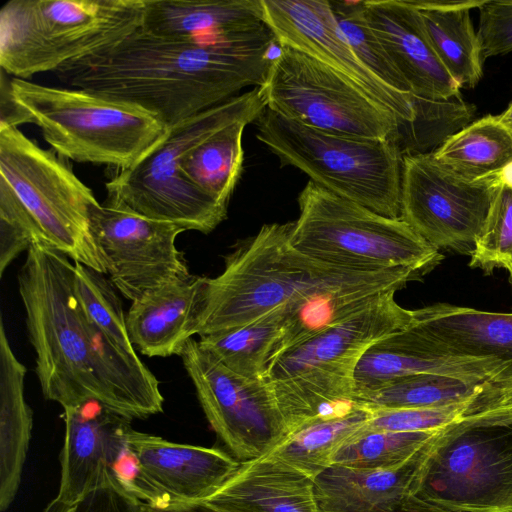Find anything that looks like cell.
Listing matches in <instances>:
<instances>
[{"label": "cell", "mask_w": 512, "mask_h": 512, "mask_svg": "<svg viewBox=\"0 0 512 512\" xmlns=\"http://www.w3.org/2000/svg\"><path fill=\"white\" fill-rule=\"evenodd\" d=\"M277 40L268 28L214 40L165 38L141 27L55 71L75 89L138 107L167 128L261 87Z\"/></svg>", "instance_id": "obj_1"}, {"label": "cell", "mask_w": 512, "mask_h": 512, "mask_svg": "<svg viewBox=\"0 0 512 512\" xmlns=\"http://www.w3.org/2000/svg\"><path fill=\"white\" fill-rule=\"evenodd\" d=\"M18 289L36 353L35 372L47 400L63 409L95 402L129 420L163 411L155 375L87 316L67 256L33 244L19 271Z\"/></svg>", "instance_id": "obj_2"}, {"label": "cell", "mask_w": 512, "mask_h": 512, "mask_svg": "<svg viewBox=\"0 0 512 512\" xmlns=\"http://www.w3.org/2000/svg\"><path fill=\"white\" fill-rule=\"evenodd\" d=\"M292 226L293 222L263 225L255 235L235 244L225 257L222 273L205 277L194 335L245 325L297 299L382 271L313 259L292 246Z\"/></svg>", "instance_id": "obj_3"}, {"label": "cell", "mask_w": 512, "mask_h": 512, "mask_svg": "<svg viewBox=\"0 0 512 512\" xmlns=\"http://www.w3.org/2000/svg\"><path fill=\"white\" fill-rule=\"evenodd\" d=\"M98 203L66 158L18 128L0 130L1 221L25 231L34 244L107 274L90 230V210Z\"/></svg>", "instance_id": "obj_4"}, {"label": "cell", "mask_w": 512, "mask_h": 512, "mask_svg": "<svg viewBox=\"0 0 512 512\" xmlns=\"http://www.w3.org/2000/svg\"><path fill=\"white\" fill-rule=\"evenodd\" d=\"M395 291L279 356L264 380L289 434L324 417L345 414L354 402L355 372L365 352L384 336L407 326L412 310Z\"/></svg>", "instance_id": "obj_5"}, {"label": "cell", "mask_w": 512, "mask_h": 512, "mask_svg": "<svg viewBox=\"0 0 512 512\" xmlns=\"http://www.w3.org/2000/svg\"><path fill=\"white\" fill-rule=\"evenodd\" d=\"M265 109L261 88L255 87L169 127L137 163L117 169L105 183L107 202L186 230L212 232L226 219L228 206L187 182L179 161L215 132L236 122H255Z\"/></svg>", "instance_id": "obj_6"}, {"label": "cell", "mask_w": 512, "mask_h": 512, "mask_svg": "<svg viewBox=\"0 0 512 512\" xmlns=\"http://www.w3.org/2000/svg\"><path fill=\"white\" fill-rule=\"evenodd\" d=\"M145 0H10L0 10V67L27 79L105 48L142 25Z\"/></svg>", "instance_id": "obj_7"}, {"label": "cell", "mask_w": 512, "mask_h": 512, "mask_svg": "<svg viewBox=\"0 0 512 512\" xmlns=\"http://www.w3.org/2000/svg\"><path fill=\"white\" fill-rule=\"evenodd\" d=\"M256 137L278 157L339 197L390 218L401 216L403 153L393 139L335 134L265 109Z\"/></svg>", "instance_id": "obj_8"}, {"label": "cell", "mask_w": 512, "mask_h": 512, "mask_svg": "<svg viewBox=\"0 0 512 512\" xmlns=\"http://www.w3.org/2000/svg\"><path fill=\"white\" fill-rule=\"evenodd\" d=\"M16 100L58 155L80 163L129 168L166 134L146 111L81 89L11 79Z\"/></svg>", "instance_id": "obj_9"}, {"label": "cell", "mask_w": 512, "mask_h": 512, "mask_svg": "<svg viewBox=\"0 0 512 512\" xmlns=\"http://www.w3.org/2000/svg\"><path fill=\"white\" fill-rule=\"evenodd\" d=\"M298 206L290 242L313 259L356 270L412 268L425 274L443 258L401 218L378 214L311 180Z\"/></svg>", "instance_id": "obj_10"}, {"label": "cell", "mask_w": 512, "mask_h": 512, "mask_svg": "<svg viewBox=\"0 0 512 512\" xmlns=\"http://www.w3.org/2000/svg\"><path fill=\"white\" fill-rule=\"evenodd\" d=\"M414 495L462 512H512V407L469 412L440 429Z\"/></svg>", "instance_id": "obj_11"}, {"label": "cell", "mask_w": 512, "mask_h": 512, "mask_svg": "<svg viewBox=\"0 0 512 512\" xmlns=\"http://www.w3.org/2000/svg\"><path fill=\"white\" fill-rule=\"evenodd\" d=\"M279 47L260 87L267 109L321 131L397 142L394 112L316 59Z\"/></svg>", "instance_id": "obj_12"}, {"label": "cell", "mask_w": 512, "mask_h": 512, "mask_svg": "<svg viewBox=\"0 0 512 512\" xmlns=\"http://www.w3.org/2000/svg\"><path fill=\"white\" fill-rule=\"evenodd\" d=\"M179 356L208 422L237 459L265 456L287 438L289 430L264 379L232 372L193 338Z\"/></svg>", "instance_id": "obj_13"}, {"label": "cell", "mask_w": 512, "mask_h": 512, "mask_svg": "<svg viewBox=\"0 0 512 512\" xmlns=\"http://www.w3.org/2000/svg\"><path fill=\"white\" fill-rule=\"evenodd\" d=\"M500 178L471 180L432 151L404 154L400 218L436 249L471 255Z\"/></svg>", "instance_id": "obj_14"}, {"label": "cell", "mask_w": 512, "mask_h": 512, "mask_svg": "<svg viewBox=\"0 0 512 512\" xmlns=\"http://www.w3.org/2000/svg\"><path fill=\"white\" fill-rule=\"evenodd\" d=\"M90 230L107 266L109 280L126 299L190 276L176 239L179 224L138 214L120 205L98 203L90 210Z\"/></svg>", "instance_id": "obj_15"}, {"label": "cell", "mask_w": 512, "mask_h": 512, "mask_svg": "<svg viewBox=\"0 0 512 512\" xmlns=\"http://www.w3.org/2000/svg\"><path fill=\"white\" fill-rule=\"evenodd\" d=\"M264 23L279 46L300 51L333 69L396 114L415 119L412 95L392 89L356 56L328 0H261Z\"/></svg>", "instance_id": "obj_16"}, {"label": "cell", "mask_w": 512, "mask_h": 512, "mask_svg": "<svg viewBox=\"0 0 512 512\" xmlns=\"http://www.w3.org/2000/svg\"><path fill=\"white\" fill-rule=\"evenodd\" d=\"M376 356L446 355L498 359L509 365L512 381V313H493L447 303L412 310L411 322L374 343Z\"/></svg>", "instance_id": "obj_17"}, {"label": "cell", "mask_w": 512, "mask_h": 512, "mask_svg": "<svg viewBox=\"0 0 512 512\" xmlns=\"http://www.w3.org/2000/svg\"><path fill=\"white\" fill-rule=\"evenodd\" d=\"M127 445L138 464L136 498L157 507L206 500L241 464L221 449L175 443L132 427Z\"/></svg>", "instance_id": "obj_18"}, {"label": "cell", "mask_w": 512, "mask_h": 512, "mask_svg": "<svg viewBox=\"0 0 512 512\" xmlns=\"http://www.w3.org/2000/svg\"><path fill=\"white\" fill-rule=\"evenodd\" d=\"M130 421L95 402L64 408L57 500L74 506L112 479V469L126 445Z\"/></svg>", "instance_id": "obj_19"}, {"label": "cell", "mask_w": 512, "mask_h": 512, "mask_svg": "<svg viewBox=\"0 0 512 512\" xmlns=\"http://www.w3.org/2000/svg\"><path fill=\"white\" fill-rule=\"evenodd\" d=\"M363 13L413 98L441 101L460 94V86L435 53L420 11L411 0L363 1Z\"/></svg>", "instance_id": "obj_20"}, {"label": "cell", "mask_w": 512, "mask_h": 512, "mask_svg": "<svg viewBox=\"0 0 512 512\" xmlns=\"http://www.w3.org/2000/svg\"><path fill=\"white\" fill-rule=\"evenodd\" d=\"M204 286L205 277L190 275L132 301L126 326L135 350L148 357L179 356L194 336Z\"/></svg>", "instance_id": "obj_21"}, {"label": "cell", "mask_w": 512, "mask_h": 512, "mask_svg": "<svg viewBox=\"0 0 512 512\" xmlns=\"http://www.w3.org/2000/svg\"><path fill=\"white\" fill-rule=\"evenodd\" d=\"M436 434L408 461L394 468L330 465L314 478L317 512H391L414 494L416 480Z\"/></svg>", "instance_id": "obj_22"}, {"label": "cell", "mask_w": 512, "mask_h": 512, "mask_svg": "<svg viewBox=\"0 0 512 512\" xmlns=\"http://www.w3.org/2000/svg\"><path fill=\"white\" fill-rule=\"evenodd\" d=\"M423 275L412 268L382 270L369 278L329 287L288 304L274 361L293 347Z\"/></svg>", "instance_id": "obj_23"}, {"label": "cell", "mask_w": 512, "mask_h": 512, "mask_svg": "<svg viewBox=\"0 0 512 512\" xmlns=\"http://www.w3.org/2000/svg\"><path fill=\"white\" fill-rule=\"evenodd\" d=\"M204 501L229 512H317L314 479L270 453L241 461Z\"/></svg>", "instance_id": "obj_24"}, {"label": "cell", "mask_w": 512, "mask_h": 512, "mask_svg": "<svg viewBox=\"0 0 512 512\" xmlns=\"http://www.w3.org/2000/svg\"><path fill=\"white\" fill-rule=\"evenodd\" d=\"M264 26L261 0H145L141 28L159 37L208 41Z\"/></svg>", "instance_id": "obj_25"}, {"label": "cell", "mask_w": 512, "mask_h": 512, "mask_svg": "<svg viewBox=\"0 0 512 512\" xmlns=\"http://www.w3.org/2000/svg\"><path fill=\"white\" fill-rule=\"evenodd\" d=\"M26 367L15 356L0 318V511L18 492L33 427L24 395Z\"/></svg>", "instance_id": "obj_26"}, {"label": "cell", "mask_w": 512, "mask_h": 512, "mask_svg": "<svg viewBox=\"0 0 512 512\" xmlns=\"http://www.w3.org/2000/svg\"><path fill=\"white\" fill-rule=\"evenodd\" d=\"M411 2L420 11L429 41L445 69L460 88L475 87L482 78L484 57L470 10L484 1L474 0L454 9L433 8L422 0Z\"/></svg>", "instance_id": "obj_27"}, {"label": "cell", "mask_w": 512, "mask_h": 512, "mask_svg": "<svg viewBox=\"0 0 512 512\" xmlns=\"http://www.w3.org/2000/svg\"><path fill=\"white\" fill-rule=\"evenodd\" d=\"M435 158L471 180L502 177L512 168V131L486 115L448 137Z\"/></svg>", "instance_id": "obj_28"}, {"label": "cell", "mask_w": 512, "mask_h": 512, "mask_svg": "<svg viewBox=\"0 0 512 512\" xmlns=\"http://www.w3.org/2000/svg\"><path fill=\"white\" fill-rule=\"evenodd\" d=\"M286 306L261 318L200 337L199 344L232 372L264 379L281 339Z\"/></svg>", "instance_id": "obj_29"}, {"label": "cell", "mask_w": 512, "mask_h": 512, "mask_svg": "<svg viewBox=\"0 0 512 512\" xmlns=\"http://www.w3.org/2000/svg\"><path fill=\"white\" fill-rule=\"evenodd\" d=\"M233 123L199 143L179 161L182 177L220 204L228 206L243 170V132Z\"/></svg>", "instance_id": "obj_30"}, {"label": "cell", "mask_w": 512, "mask_h": 512, "mask_svg": "<svg viewBox=\"0 0 512 512\" xmlns=\"http://www.w3.org/2000/svg\"><path fill=\"white\" fill-rule=\"evenodd\" d=\"M372 412L356 405L345 414L316 419L290 433L270 454L313 479L332 465L338 449L367 426Z\"/></svg>", "instance_id": "obj_31"}, {"label": "cell", "mask_w": 512, "mask_h": 512, "mask_svg": "<svg viewBox=\"0 0 512 512\" xmlns=\"http://www.w3.org/2000/svg\"><path fill=\"white\" fill-rule=\"evenodd\" d=\"M487 385L439 374L421 373L399 377L355 397L356 404L370 411L436 408L473 403Z\"/></svg>", "instance_id": "obj_32"}, {"label": "cell", "mask_w": 512, "mask_h": 512, "mask_svg": "<svg viewBox=\"0 0 512 512\" xmlns=\"http://www.w3.org/2000/svg\"><path fill=\"white\" fill-rule=\"evenodd\" d=\"M439 430L398 432L366 426L338 449L332 464L356 469L394 468L408 461Z\"/></svg>", "instance_id": "obj_33"}, {"label": "cell", "mask_w": 512, "mask_h": 512, "mask_svg": "<svg viewBox=\"0 0 512 512\" xmlns=\"http://www.w3.org/2000/svg\"><path fill=\"white\" fill-rule=\"evenodd\" d=\"M74 264V286L89 319L115 345L137 354L130 341L122 303L104 274L81 263Z\"/></svg>", "instance_id": "obj_34"}, {"label": "cell", "mask_w": 512, "mask_h": 512, "mask_svg": "<svg viewBox=\"0 0 512 512\" xmlns=\"http://www.w3.org/2000/svg\"><path fill=\"white\" fill-rule=\"evenodd\" d=\"M331 4L339 26L359 60L387 86L411 95L407 82L368 25L363 13V1Z\"/></svg>", "instance_id": "obj_35"}, {"label": "cell", "mask_w": 512, "mask_h": 512, "mask_svg": "<svg viewBox=\"0 0 512 512\" xmlns=\"http://www.w3.org/2000/svg\"><path fill=\"white\" fill-rule=\"evenodd\" d=\"M512 259V183L500 178L469 266L486 274L506 268Z\"/></svg>", "instance_id": "obj_36"}, {"label": "cell", "mask_w": 512, "mask_h": 512, "mask_svg": "<svg viewBox=\"0 0 512 512\" xmlns=\"http://www.w3.org/2000/svg\"><path fill=\"white\" fill-rule=\"evenodd\" d=\"M470 405L371 411L367 428L398 432L436 431L465 415Z\"/></svg>", "instance_id": "obj_37"}, {"label": "cell", "mask_w": 512, "mask_h": 512, "mask_svg": "<svg viewBox=\"0 0 512 512\" xmlns=\"http://www.w3.org/2000/svg\"><path fill=\"white\" fill-rule=\"evenodd\" d=\"M478 9L484 59L512 52V0H485Z\"/></svg>", "instance_id": "obj_38"}, {"label": "cell", "mask_w": 512, "mask_h": 512, "mask_svg": "<svg viewBox=\"0 0 512 512\" xmlns=\"http://www.w3.org/2000/svg\"><path fill=\"white\" fill-rule=\"evenodd\" d=\"M143 503L110 480L72 506L70 512H144Z\"/></svg>", "instance_id": "obj_39"}, {"label": "cell", "mask_w": 512, "mask_h": 512, "mask_svg": "<svg viewBox=\"0 0 512 512\" xmlns=\"http://www.w3.org/2000/svg\"><path fill=\"white\" fill-rule=\"evenodd\" d=\"M8 74L1 70L0 80V130L6 128H17L23 123H31L29 113L20 105L14 97L11 79Z\"/></svg>", "instance_id": "obj_40"}, {"label": "cell", "mask_w": 512, "mask_h": 512, "mask_svg": "<svg viewBox=\"0 0 512 512\" xmlns=\"http://www.w3.org/2000/svg\"><path fill=\"white\" fill-rule=\"evenodd\" d=\"M496 407H512V381L498 387H489L475 400L469 412Z\"/></svg>", "instance_id": "obj_41"}, {"label": "cell", "mask_w": 512, "mask_h": 512, "mask_svg": "<svg viewBox=\"0 0 512 512\" xmlns=\"http://www.w3.org/2000/svg\"><path fill=\"white\" fill-rule=\"evenodd\" d=\"M391 512H462L411 494L403 499Z\"/></svg>", "instance_id": "obj_42"}, {"label": "cell", "mask_w": 512, "mask_h": 512, "mask_svg": "<svg viewBox=\"0 0 512 512\" xmlns=\"http://www.w3.org/2000/svg\"><path fill=\"white\" fill-rule=\"evenodd\" d=\"M143 510L144 512H229L207 501L175 504L166 507H157L143 503Z\"/></svg>", "instance_id": "obj_43"}, {"label": "cell", "mask_w": 512, "mask_h": 512, "mask_svg": "<svg viewBox=\"0 0 512 512\" xmlns=\"http://www.w3.org/2000/svg\"><path fill=\"white\" fill-rule=\"evenodd\" d=\"M72 506L66 505L56 498L51 500L43 510V512H70Z\"/></svg>", "instance_id": "obj_44"}, {"label": "cell", "mask_w": 512, "mask_h": 512, "mask_svg": "<svg viewBox=\"0 0 512 512\" xmlns=\"http://www.w3.org/2000/svg\"><path fill=\"white\" fill-rule=\"evenodd\" d=\"M497 116L501 123L512 131V102L504 112Z\"/></svg>", "instance_id": "obj_45"}, {"label": "cell", "mask_w": 512, "mask_h": 512, "mask_svg": "<svg viewBox=\"0 0 512 512\" xmlns=\"http://www.w3.org/2000/svg\"><path fill=\"white\" fill-rule=\"evenodd\" d=\"M505 176L510 180V182L512 183V168L505 173ZM509 265H512V259H511V262L506 266V268L509 266ZM505 268V269H506Z\"/></svg>", "instance_id": "obj_46"}, {"label": "cell", "mask_w": 512, "mask_h": 512, "mask_svg": "<svg viewBox=\"0 0 512 512\" xmlns=\"http://www.w3.org/2000/svg\"><path fill=\"white\" fill-rule=\"evenodd\" d=\"M506 269L509 272V282H510L511 288H512V265H509Z\"/></svg>", "instance_id": "obj_47"}]
</instances>
